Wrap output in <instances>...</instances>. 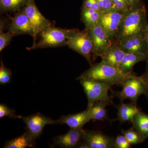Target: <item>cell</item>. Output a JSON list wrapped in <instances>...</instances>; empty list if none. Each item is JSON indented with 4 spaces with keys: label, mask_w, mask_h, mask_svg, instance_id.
<instances>
[{
    "label": "cell",
    "mask_w": 148,
    "mask_h": 148,
    "mask_svg": "<svg viewBox=\"0 0 148 148\" xmlns=\"http://www.w3.org/2000/svg\"><path fill=\"white\" fill-rule=\"evenodd\" d=\"M148 27L147 10L142 2L131 6L123 13L114 40L133 37L145 38Z\"/></svg>",
    "instance_id": "6da1fadb"
},
{
    "label": "cell",
    "mask_w": 148,
    "mask_h": 148,
    "mask_svg": "<svg viewBox=\"0 0 148 148\" xmlns=\"http://www.w3.org/2000/svg\"><path fill=\"white\" fill-rule=\"evenodd\" d=\"M131 74L123 73L118 69L102 61L98 64L91 65L89 69L77 77V79L79 80L85 79L95 80L112 85H122L125 80Z\"/></svg>",
    "instance_id": "7a4b0ae2"
},
{
    "label": "cell",
    "mask_w": 148,
    "mask_h": 148,
    "mask_svg": "<svg viewBox=\"0 0 148 148\" xmlns=\"http://www.w3.org/2000/svg\"><path fill=\"white\" fill-rule=\"evenodd\" d=\"M79 80L87 97V108L98 101H104L110 104H113L112 96L108 94L112 85L95 80L83 79Z\"/></svg>",
    "instance_id": "3957f363"
},
{
    "label": "cell",
    "mask_w": 148,
    "mask_h": 148,
    "mask_svg": "<svg viewBox=\"0 0 148 148\" xmlns=\"http://www.w3.org/2000/svg\"><path fill=\"white\" fill-rule=\"evenodd\" d=\"M66 45L82 55L89 64H91V58L92 56H93V46L85 29L83 31L69 29Z\"/></svg>",
    "instance_id": "277c9868"
},
{
    "label": "cell",
    "mask_w": 148,
    "mask_h": 148,
    "mask_svg": "<svg viewBox=\"0 0 148 148\" xmlns=\"http://www.w3.org/2000/svg\"><path fill=\"white\" fill-rule=\"evenodd\" d=\"M69 29H63L51 26L40 34V39L34 46L27 47V50L57 47L66 45Z\"/></svg>",
    "instance_id": "5b68a950"
},
{
    "label": "cell",
    "mask_w": 148,
    "mask_h": 148,
    "mask_svg": "<svg viewBox=\"0 0 148 148\" xmlns=\"http://www.w3.org/2000/svg\"><path fill=\"white\" fill-rule=\"evenodd\" d=\"M122 86L123 88L120 91H112V94L121 102L125 100H129L132 103L136 104L140 95L145 94V84L141 76H137L132 73Z\"/></svg>",
    "instance_id": "8992f818"
},
{
    "label": "cell",
    "mask_w": 148,
    "mask_h": 148,
    "mask_svg": "<svg viewBox=\"0 0 148 148\" xmlns=\"http://www.w3.org/2000/svg\"><path fill=\"white\" fill-rule=\"evenodd\" d=\"M22 9L28 16L33 28L34 41L32 46H34L36 43L38 35L46 28L52 26V24L49 20L45 18L40 12L34 0H28Z\"/></svg>",
    "instance_id": "52a82bcc"
},
{
    "label": "cell",
    "mask_w": 148,
    "mask_h": 148,
    "mask_svg": "<svg viewBox=\"0 0 148 148\" xmlns=\"http://www.w3.org/2000/svg\"><path fill=\"white\" fill-rule=\"evenodd\" d=\"M85 29L92 42L93 56L101 57L112 42L98 23Z\"/></svg>",
    "instance_id": "ba28073f"
},
{
    "label": "cell",
    "mask_w": 148,
    "mask_h": 148,
    "mask_svg": "<svg viewBox=\"0 0 148 148\" xmlns=\"http://www.w3.org/2000/svg\"><path fill=\"white\" fill-rule=\"evenodd\" d=\"M123 14L113 8L101 12L98 24L112 42L116 37Z\"/></svg>",
    "instance_id": "9c48e42d"
},
{
    "label": "cell",
    "mask_w": 148,
    "mask_h": 148,
    "mask_svg": "<svg viewBox=\"0 0 148 148\" xmlns=\"http://www.w3.org/2000/svg\"><path fill=\"white\" fill-rule=\"evenodd\" d=\"M21 119L26 125L27 131L35 140L39 137L43 128L47 125L57 124V121L37 113L28 116H21Z\"/></svg>",
    "instance_id": "30bf717a"
},
{
    "label": "cell",
    "mask_w": 148,
    "mask_h": 148,
    "mask_svg": "<svg viewBox=\"0 0 148 148\" xmlns=\"http://www.w3.org/2000/svg\"><path fill=\"white\" fill-rule=\"evenodd\" d=\"M11 22L8 27V31L15 36L29 35L34 36V31L27 14L22 8L15 13L13 17H10Z\"/></svg>",
    "instance_id": "8fae6325"
},
{
    "label": "cell",
    "mask_w": 148,
    "mask_h": 148,
    "mask_svg": "<svg viewBox=\"0 0 148 148\" xmlns=\"http://www.w3.org/2000/svg\"><path fill=\"white\" fill-rule=\"evenodd\" d=\"M85 130L82 128L71 129L66 134L54 138L53 144L61 148L78 147L83 140Z\"/></svg>",
    "instance_id": "7c38bea8"
},
{
    "label": "cell",
    "mask_w": 148,
    "mask_h": 148,
    "mask_svg": "<svg viewBox=\"0 0 148 148\" xmlns=\"http://www.w3.org/2000/svg\"><path fill=\"white\" fill-rule=\"evenodd\" d=\"M114 140L101 131L85 130L83 141L89 148H114Z\"/></svg>",
    "instance_id": "4fadbf2b"
},
{
    "label": "cell",
    "mask_w": 148,
    "mask_h": 148,
    "mask_svg": "<svg viewBox=\"0 0 148 148\" xmlns=\"http://www.w3.org/2000/svg\"><path fill=\"white\" fill-rule=\"evenodd\" d=\"M114 41L125 53H148L147 45L145 38L133 37Z\"/></svg>",
    "instance_id": "5bb4252c"
},
{
    "label": "cell",
    "mask_w": 148,
    "mask_h": 148,
    "mask_svg": "<svg viewBox=\"0 0 148 148\" xmlns=\"http://www.w3.org/2000/svg\"><path fill=\"white\" fill-rule=\"evenodd\" d=\"M91 120L88 110L78 113L62 116L57 120V124H66L71 129L82 128L83 126Z\"/></svg>",
    "instance_id": "9a60e30c"
},
{
    "label": "cell",
    "mask_w": 148,
    "mask_h": 148,
    "mask_svg": "<svg viewBox=\"0 0 148 148\" xmlns=\"http://www.w3.org/2000/svg\"><path fill=\"white\" fill-rule=\"evenodd\" d=\"M125 53L114 41L101 58L106 64L118 69Z\"/></svg>",
    "instance_id": "2e32d148"
},
{
    "label": "cell",
    "mask_w": 148,
    "mask_h": 148,
    "mask_svg": "<svg viewBox=\"0 0 148 148\" xmlns=\"http://www.w3.org/2000/svg\"><path fill=\"white\" fill-rule=\"evenodd\" d=\"M144 61H148V53H126L118 69L123 73L130 75L135 64Z\"/></svg>",
    "instance_id": "e0dca14e"
},
{
    "label": "cell",
    "mask_w": 148,
    "mask_h": 148,
    "mask_svg": "<svg viewBox=\"0 0 148 148\" xmlns=\"http://www.w3.org/2000/svg\"><path fill=\"white\" fill-rule=\"evenodd\" d=\"M117 119L121 123L126 121L132 122L137 113L140 110L135 103L125 104L122 103L117 107Z\"/></svg>",
    "instance_id": "ac0fdd59"
},
{
    "label": "cell",
    "mask_w": 148,
    "mask_h": 148,
    "mask_svg": "<svg viewBox=\"0 0 148 148\" xmlns=\"http://www.w3.org/2000/svg\"><path fill=\"white\" fill-rule=\"evenodd\" d=\"M131 122L132 127L145 140L148 138V115L140 110L135 115Z\"/></svg>",
    "instance_id": "d6986e66"
},
{
    "label": "cell",
    "mask_w": 148,
    "mask_h": 148,
    "mask_svg": "<svg viewBox=\"0 0 148 148\" xmlns=\"http://www.w3.org/2000/svg\"><path fill=\"white\" fill-rule=\"evenodd\" d=\"M35 139L28 131L6 143L5 148H25L34 147Z\"/></svg>",
    "instance_id": "ffe728a7"
},
{
    "label": "cell",
    "mask_w": 148,
    "mask_h": 148,
    "mask_svg": "<svg viewBox=\"0 0 148 148\" xmlns=\"http://www.w3.org/2000/svg\"><path fill=\"white\" fill-rule=\"evenodd\" d=\"M110 105L108 102L98 101L94 103L92 106L87 108L91 120L93 121H104L107 119V110L106 107Z\"/></svg>",
    "instance_id": "44dd1931"
},
{
    "label": "cell",
    "mask_w": 148,
    "mask_h": 148,
    "mask_svg": "<svg viewBox=\"0 0 148 148\" xmlns=\"http://www.w3.org/2000/svg\"><path fill=\"white\" fill-rule=\"evenodd\" d=\"M102 11L82 7L81 20L84 24L85 29L98 23Z\"/></svg>",
    "instance_id": "7402d4cb"
},
{
    "label": "cell",
    "mask_w": 148,
    "mask_h": 148,
    "mask_svg": "<svg viewBox=\"0 0 148 148\" xmlns=\"http://www.w3.org/2000/svg\"><path fill=\"white\" fill-rule=\"evenodd\" d=\"M28 0H0L1 13L17 12L21 10Z\"/></svg>",
    "instance_id": "603a6c76"
},
{
    "label": "cell",
    "mask_w": 148,
    "mask_h": 148,
    "mask_svg": "<svg viewBox=\"0 0 148 148\" xmlns=\"http://www.w3.org/2000/svg\"><path fill=\"white\" fill-rule=\"evenodd\" d=\"M121 133L126 138L131 145H136L143 143L145 140L133 127L126 130H121Z\"/></svg>",
    "instance_id": "cb8c5ba5"
},
{
    "label": "cell",
    "mask_w": 148,
    "mask_h": 148,
    "mask_svg": "<svg viewBox=\"0 0 148 148\" xmlns=\"http://www.w3.org/2000/svg\"><path fill=\"white\" fill-rule=\"evenodd\" d=\"M5 23L3 20H1L0 23V51L5 48L10 43L11 41L15 35L10 31L6 33H4V27H5Z\"/></svg>",
    "instance_id": "d4e9b609"
},
{
    "label": "cell",
    "mask_w": 148,
    "mask_h": 148,
    "mask_svg": "<svg viewBox=\"0 0 148 148\" xmlns=\"http://www.w3.org/2000/svg\"><path fill=\"white\" fill-rule=\"evenodd\" d=\"M12 73L10 69L5 66L2 61H1L0 66V84H5L11 81Z\"/></svg>",
    "instance_id": "484cf974"
},
{
    "label": "cell",
    "mask_w": 148,
    "mask_h": 148,
    "mask_svg": "<svg viewBox=\"0 0 148 148\" xmlns=\"http://www.w3.org/2000/svg\"><path fill=\"white\" fill-rule=\"evenodd\" d=\"M6 116L14 119H21V116L16 115L14 110L10 108L4 104H1L0 105V118Z\"/></svg>",
    "instance_id": "4316f807"
},
{
    "label": "cell",
    "mask_w": 148,
    "mask_h": 148,
    "mask_svg": "<svg viewBox=\"0 0 148 148\" xmlns=\"http://www.w3.org/2000/svg\"><path fill=\"white\" fill-rule=\"evenodd\" d=\"M113 8L115 9L122 13H124L130 8L127 0H112Z\"/></svg>",
    "instance_id": "83f0119b"
},
{
    "label": "cell",
    "mask_w": 148,
    "mask_h": 148,
    "mask_svg": "<svg viewBox=\"0 0 148 148\" xmlns=\"http://www.w3.org/2000/svg\"><path fill=\"white\" fill-rule=\"evenodd\" d=\"M114 147L116 148H129L131 144L129 143L124 135H119L114 140Z\"/></svg>",
    "instance_id": "f1b7e54d"
},
{
    "label": "cell",
    "mask_w": 148,
    "mask_h": 148,
    "mask_svg": "<svg viewBox=\"0 0 148 148\" xmlns=\"http://www.w3.org/2000/svg\"><path fill=\"white\" fill-rule=\"evenodd\" d=\"M82 7L101 11L98 0H84Z\"/></svg>",
    "instance_id": "f546056e"
},
{
    "label": "cell",
    "mask_w": 148,
    "mask_h": 148,
    "mask_svg": "<svg viewBox=\"0 0 148 148\" xmlns=\"http://www.w3.org/2000/svg\"><path fill=\"white\" fill-rule=\"evenodd\" d=\"M98 1L101 11H106L113 8L112 0H98Z\"/></svg>",
    "instance_id": "4dcf8cb0"
},
{
    "label": "cell",
    "mask_w": 148,
    "mask_h": 148,
    "mask_svg": "<svg viewBox=\"0 0 148 148\" xmlns=\"http://www.w3.org/2000/svg\"><path fill=\"white\" fill-rule=\"evenodd\" d=\"M146 68L145 73L141 76V77L143 79L146 85V91L145 95L148 99V61H147Z\"/></svg>",
    "instance_id": "1f68e13d"
},
{
    "label": "cell",
    "mask_w": 148,
    "mask_h": 148,
    "mask_svg": "<svg viewBox=\"0 0 148 148\" xmlns=\"http://www.w3.org/2000/svg\"><path fill=\"white\" fill-rule=\"evenodd\" d=\"M127 1L130 7L135 5L141 2V0H127Z\"/></svg>",
    "instance_id": "d6a6232c"
},
{
    "label": "cell",
    "mask_w": 148,
    "mask_h": 148,
    "mask_svg": "<svg viewBox=\"0 0 148 148\" xmlns=\"http://www.w3.org/2000/svg\"><path fill=\"white\" fill-rule=\"evenodd\" d=\"M145 39L146 42H147L148 48V27L147 29V31H146L145 35Z\"/></svg>",
    "instance_id": "836d02e7"
}]
</instances>
